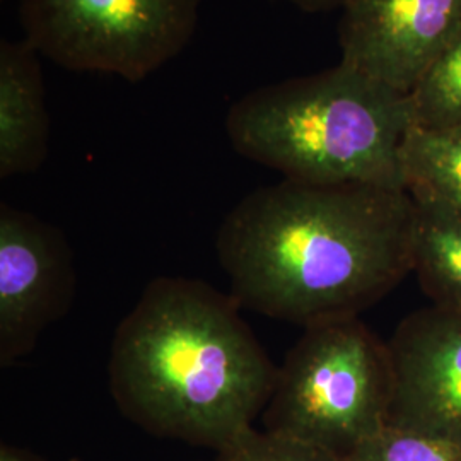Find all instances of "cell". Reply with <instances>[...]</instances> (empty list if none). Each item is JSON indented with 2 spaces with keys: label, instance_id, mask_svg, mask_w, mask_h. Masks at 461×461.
Wrapping results in <instances>:
<instances>
[{
  "label": "cell",
  "instance_id": "6da1fadb",
  "mask_svg": "<svg viewBox=\"0 0 461 461\" xmlns=\"http://www.w3.org/2000/svg\"><path fill=\"white\" fill-rule=\"evenodd\" d=\"M412 226L407 190L282 180L230 209L215 251L241 308L308 329L359 318L407 279Z\"/></svg>",
  "mask_w": 461,
  "mask_h": 461
},
{
  "label": "cell",
  "instance_id": "7a4b0ae2",
  "mask_svg": "<svg viewBox=\"0 0 461 461\" xmlns=\"http://www.w3.org/2000/svg\"><path fill=\"white\" fill-rule=\"evenodd\" d=\"M240 310L203 280H150L110 352V388L122 411L154 432L222 449L245 436L279 367Z\"/></svg>",
  "mask_w": 461,
  "mask_h": 461
},
{
  "label": "cell",
  "instance_id": "3957f363",
  "mask_svg": "<svg viewBox=\"0 0 461 461\" xmlns=\"http://www.w3.org/2000/svg\"><path fill=\"white\" fill-rule=\"evenodd\" d=\"M224 127L240 156L284 180L405 190L411 95L344 62L248 93L230 106Z\"/></svg>",
  "mask_w": 461,
  "mask_h": 461
},
{
  "label": "cell",
  "instance_id": "277c9868",
  "mask_svg": "<svg viewBox=\"0 0 461 461\" xmlns=\"http://www.w3.org/2000/svg\"><path fill=\"white\" fill-rule=\"evenodd\" d=\"M393 369L388 344L359 318L304 329L277 371L268 432L348 458L388 426Z\"/></svg>",
  "mask_w": 461,
  "mask_h": 461
},
{
  "label": "cell",
  "instance_id": "5b68a950",
  "mask_svg": "<svg viewBox=\"0 0 461 461\" xmlns=\"http://www.w3.org/2000/svg\"><path fill=\"white\" fill-rule=\"evenodd\" d=\"M202 0H21L24 38L67 70L139 83L190 43Z\"/></svg>",
  "mask_w": 461,
  "mask_h": 461
},
{
  "label": "cell",
  "instance_id": "8992f818",
  "mask_svg": "<svg viewBox=\"0 0 461 461\" xmlns=\"http://www.w3.org/2000/svg\"><path fill=\"white\" fill-rule=\"evenodd\" d=\"M76 294L72 251L60 230L7 203L0 207V364L26 357Z\"/></svg>",
  "mask_w": 461,
  "mask_h": 461
},
{
  "label": "cell",
  "instance_id": "52a82bcc",
  "mask_svg": "<svg viewBox=\"0 0 461 461\" xmlns=\"http://www.w3.org/2000/svg\"><path fill=\"white\" fill-rule=\"evenodd\" d=\"M386 344L393 369L388 424L461 447V312L417 310Z\"/></svg>",
  "mask_w": 461,
  "mask_h": 461
},
{
  "label": "cell",
  "instance_id": "ba28073f",
  "mask_svg": "<svg viewBox=\"0 0 461 461\" xmlns=\"http://www.w3.org/2000/svg\"><path fill=\"white\" fill-rule=\"evenodd\" d=\"M460 26L461 0H347L340 62L411 95Z\"/></svg>",
  "mask_w": 461,
  "mask_h": 461
},
{
  "label": "cell",
  "instance_id": "9c48e42d",
  "mask_svg": "<svg viewBox=\"0 0 461 461\" xmlns=\"http://www.w3.org/2000/svg\"><path fill=\"white\" fill-rule=\"evenodd\" d=\"M40 51L24 38L0 43V178L38 171L49 154L50 118Z\"/></svg>",
  "mask_w": 461,
  "mask_h": 461
},
{
  "label": "cell",
  "instance_id": "30bf717a",
  "mask_svg": "<svg viewBox=\"0 0 461 461\" xmlns=\"http://www.w3.org/2000/svg\"><path fill=\"white\" fill-rule=\"evenodd\" d=\"M412 200V274L432 306L461 312V211Z\"/></svg>",
  "mask_w": 461,
  "mask_h": 461
},
{
  "label": "cell",
  "instance_id": "8fae6325",
  "mask_svg": "<svg viewBox=\"0 0 461 461\" xmlns=\"http://www.w3.org/2000/svg\"><path fill=\"white\" fill-rule=\"evenodd\" d=\"M402 176L411 197L461 211V125H413L402 148Z\"/></svg>",
  "mask_w": 461,
  "mask_h": 461
},
{
  "label": "cell",
  "instance_id": "7c38bea8",
  "mask_svg": "<svg viewBox=\"0 0 461 461\" xmlns=\"http://www.w3.org/2000/svg\"><path fill=\"white\" fill-rule=\"evenodd\" d=\"M413 125H461V26L411 93Z\"/></svg>",
  "mask_w": 461,
  "mask_h": 461
},
{
  "label": "cell",
  "instance_id": "4fadbf2b",
  "mask_svg": "<svg viewBox=\"0 0 461 461\" xmlns=\"http://www.w3.org/2000/svg\"><path fill=\"white\" fill-rule=\"evenodd\" d=\"M348 461H461V447L422 430L388 424L357 446Z\"/></svg>",
  "mask_w": 461,
  "mask_h": 461
},
{
  "label": "cell",
  "instance_id": "5bb4252c",
  "mask_svg": "<svg viewBox=\"0 0 461 461\" xmlns=\"http://www.w3.org/2000/svg\"><path fill=\"white\" fill-rule=\"evenodd\" d=\"M224 461H348L333 451L294 438L267 432L264 436L248 430L236 443L224 449Z\"/></svg>",
  "mask_w": 461,
  "mask_h": 461
},
{
  "label": "cell",
  "instance_id": "9a60e30c",
  "mask_svg": "<svg viewBox=\"0 0 461 461\" xmlns=\"http://www.w3.org/2000/svg\"><path fill=\"white\" fill-rule=\"evenodd\" d=\"M287 2L294 4L306 13H320V11H330L335 7L342 9L347 0H287Z\"/></svg>",
  "mask_w": 461,
  "mask_h": 461
},
{
  "label": "cell",
  "instance_id": "2e32d148",
  "mask_svg": "<svg viewBox=\"0 0 461 461\" xmlns=\"http://www.w3.org/2000/svg\"><path fill=\"white\" fill-rule=\"evenodd\" d=\"M2 461H19V460H16V458H14V456H13V455H11V453H4V455H2Z\"/></svg>",
  "mask_w": 461,
  "mask_h": 461
}]
</instances>
